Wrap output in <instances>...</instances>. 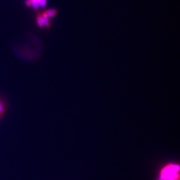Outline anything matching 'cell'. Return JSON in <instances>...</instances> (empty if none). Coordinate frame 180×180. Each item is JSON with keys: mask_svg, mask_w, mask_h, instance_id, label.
I'll return each mask as SVG.
<instances>
[{"mask_svg": "<svg viewBox=\"0 0 180 180\" xmlns=\"http://www.w3.org/2000/svg\"><path fill=\"white\" fill-rule=\"evenodd\" d=\"M178 170V166L171 165L167 166L163 170L159 180H177L178 178V174L177 173Z\"/></svg>", "mask_w": 180, "mask_h": 180, "instance_id": "cell-1", "label": "cell"}, {"mask_svg": "<svg viewBox=\"0 0 180 180\" xmlns=\"http://www.w3.org/2000/svg\"><path fill=\"white\" fill-rule=\"evenodd\" d=\"M26 6L34 9L43 8L47 4V0H25Z\"/></svg>", "mask_w": 180, "mask_h": 180, "instance_id": "cell-2", "label": "cell"}, {"mask_svg": "<svg viewBox=\"0 0 180 180\" xmlns=\"http://www.w3.org/2000/svg\"><path fill=\"white\" fill-rule=\"evenodd\" d=\"M37 24L40 27H48L50 26V22L49 19L45 17L42 13L39 14L36 17Z\"/></svg>", "mask_w": 180, "mask_h": 180, "instance_id": "cell-3", "label": "cell"}, {"mask_svg": "<svg viewBox=\"0 0 180 180\" xmlns=\"http://www.w3.org/2000/svg\"><path fill=\"white\" fill-rule=\"evenodd\" d=\"M56 14H57V11H56V10H55L54 9L46 10L43 13H42V15L43 16H44L45 17H46L48 19L53 18L54 16H55Z\"/></svg>", "mask_w": 180, "mask_h": 180, "instance_id": "cell-4", "label": "cell"}]
</instances>
